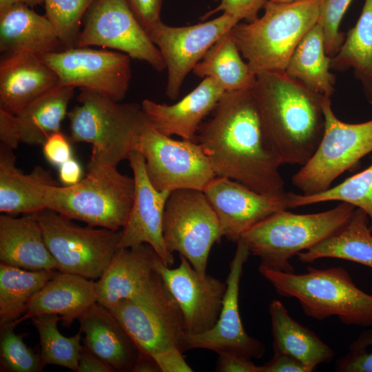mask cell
Returning <instances> with one entry per match:
<instances>
[{
	"mask_svg": "<svg viewBox=\"0 0 372 372\" xmlns=\"http://www.w3.org/2000/svg\"><path fill=\"white\" fill-rule=\"evenodd\" d=\"M42 146L45 158L53 165L59 167L72 158L70 142L61 131L49 136Z\"/></svg>",
	"mask_w": 372,
	"mask_h": 372,
	"instance_id": "obj_42",
	"label": "cell"
},
{
	"mask_svg": "<svg viewBox=\"0 0 372 372\" xmlns=\"http://www.w3.org/2000/svg\"><path fill=\"white\" fill-rule=\"evenodd\" d=\"M15 4H24L30 8L44 4V0H0V11Z\"/></svg>",
	"mask_w": 372,
	"mask_h": 372,
	"instance_id": "obj_51",
	"label": "cell"
},
{
	"mask_svg": "<svg viewBox=\"0 0 372 372\" xmlns=\"http://www.w3.org/2000/svg\"><path fill=\"white\" fill-rule=\"evenodd\" d=\"M96 302L94 280L58 271L32 297L25 313L7 325L16 327L35 316L56 314L64 326L70 327Z\"/></svg>",
	"mask_w": 372,
	"mask_h": 372,
	"instance_id": "obj_24",
	"label": "cell"
},
{
	"mask_svg": "<svg viewBox=\"0 0 372 372\" xmlns=\"http://www.w3.org/2000/svg\"><path fill=\"white\" fill-rule=\"evenodd\" d=\"M134 179V196L125 225L122 229L119 248H131L142 244L150 245L164 264L171 267L174 257L165 247L163 221L167 200L171 192L157 189L146 172L143 155L134 149L128 159Z\"/></svg>",
	"mask_w": 372,
	"mask_h": 372,
	"instance_id": "obj_19",
	"label": "cell"
},
{
	"mask_svg": "<svg viewBox=\"0 0 372 372\" xmlns=\"http://www.w3.org/2000/svg\"><path fill=\"white\" fill-rule=\"evenodd\" d=\"M240 21L223 12L215 19L186 26H170L161 21L147 32L165 64V93L169 99L175 100L178 96L187 76L209 48Z\"/></svg>",
	"mask_w": 372,
	"mask_h": 372,
	"instance_id": "obj_15",
	"label": "cell"
},
{
	"mask_svg": "<svg viewBox=\"0 0 372 372\" xmlns=\"http://www.w3.org/2000/svg\"><path fill=\"white\" fill-rule=\"evenodd\" d=\"M12 325L1 327V371L39 372L43 369L40 355L37 354L23 341L25 334H17Z\"/></svg>",
	"mask_w": 372,
	"mask_h": 372,
	"instance_id": "obj_38",
	"label": "cell"
},
{
	"mask_svg": "<svg viewBox=\"0 0 372 372\" xmlns=\"http://www.w3.org/2000/svg\"><path fill=\"white\" fill-rule=\"evenodd\" d=\"M130 57L121 52L74 47L46 54L43 61L56 72L59 85L79 87L121 101L132 76Z\"/></svg>",
	"mask_w": 372,
	"mask_h": 372,
	"instance_id": "obj_14",
	"label": "cell"
},
{
	"mask_svg": "<svg viewBox=\"0 0 372 372\" xmlns=\"http://www.w3.org/2000/svg\"><path fill=\"white\" fill-rule=\"evenodd\" d=\"M77 320L83 346L114 371L132 372L141 350L109 309L96 302Z\"/></svg>",
	"mask_w": 372,
	"mask_h": 372,
	"instance_id": "obj_22",
	"label": "cell"
},
{
	"mask_svg": "<svg viewBox=\"0 0 372 372\" xmlns=\"http://www.w3.org/2000/svg\"><path fill=\"white\" fill-rule=\"evenodd\" d=\"M369 218L355 209L349 220L336 232L297 254L300 261L311 263L321 258L349 260L372 268V235Z\"/></svg>",
	"mask_w": 372,
	"mask_h": 372,
	"instance_id": "obj_29",
	"label": "cell"
},
{
	"mask_svg": "<svg viewBox=\"0 0 372 372\" xmlns=\"http://www.w3.org/2000/svg\"><path fill=\"white\" fill-rule=\"evenodd\" d=\"M96 0H44L45 15L65 48L76 47L81 21Z\"/></svg>",
	"mask_w": 372,
	"mask_h": 372,
	"instance_id": "obj_37",
	"label": "cell"
},
{
	"mask_svg": "<svg viewBox=\"0 0 372 372\" xmlns=\"http://www.w3.org/2000/svg\"><path fill=\"white\" fill-rule=\"evenodd\" d=\"M160 258L147 244L118 248L101 277L95 281L97 302L111 309L142 291L155 273Z\"/></svg>",
	"mask_w": 372,
	"mask_h": 372,
	"instance_id": "obj_23",
	"label": "cell"
},
{
	"mask_svg": "<svg viewBox=\"0 0 372 372\" xmlns=\"http://www.w3.org/2000/svg\"><path fill=\"white\" fill-rule=\"evenodd\" d=\"M109 309L140 350L152 357L174 349L188 350L181 310L156 271L138 294Z\"/></svg>",
	"mask_w": 372,
	"mask_h": 372,
	"instance_id": "obj_8",
	"label": "cell"
},
{
	"mask_svg": "<svg viewBox=\"0 0 372 372\" xmlns=\"http://www.w3.org/2000/svg\"><path fill=\"white\" fill-rule=\"evenodd\" d=\"M220 2L214 10L206 12L201 19L205 21L213 14L218 12H227L240 21L245 19L251 21L258 17V12L263 8L267 0H212Z\"/></svg>",
	"mask_w": 372,
	"mask_h": 372,
	"instance_id": "obj_41",
	"label": "cell"
},
{
	"mask_svg": "<svg viewBox=\"0 0 372 372\" xmlns=\"http://www.w3.org/2000/svg\"><path fill=\"white\" fill-rule=\"evenodd\" d=\"M179 256L177 267L166 266L158 258L154 269L180 309L187 333H203L219 317L227 282L207 273L200 275L184 256Z\"/></svg>",
	"mask_w": 372,
	"mask_h": 372,
	"instance_id": "obj_16",
	"label": "cell"
},
{
	"mask_svg": "<svg viewBox=\"0 0 372 372\" xmlns=\"http://www.w3.org/2000/svg\"><path fill=\"white\" fill-rule=\"evenodd\" d=\"M58 185L51 173L36 166L27 174L16 166L13 149L0 145V211L14 216L46 209L45 192Z\"/></svg>",
	"mask_w": 372,
	"mask_h": 372,
	"instance_id": "obj_26",
	"label": "cell"
},
{
	"mask_svg": "<svg viewBox=\"0 0 372 372\" xmlns=\"http://www.w3.org/2000/svg\"><path fill=\"white\" fill-rule=\"evenodd\" d=\"M307 270L296 274L258 267L277 293L298 300L306 316L317 320L335 316L346 325L372 326V295L359 289L344 268Z\"/></svg>",
	"mask_w": 372,
	"mask_h": 372,
	"instance_id": "obj_4",
	"label": "cell"
},
{
	"mask_svg": "<svg viewBox=\"0 0 372 372\" xmlns=\"http://www.w3.org/2000/svg\"><path fill=\"white\" fill-rule=\"evenodd\" d=\"M242 58L231 30L209 48L192 72L213 79L225 92L251 88L256 75Z\"/></svg>",
	"mask_w": 372,
	"mask_h": 372,
	"instance_id": "obj_32",
	"label": "cell"
},
{
	"mask_svg": "<svg viewBox=\"0 0 372 372\" xmlns=\"http://www.w3.org/2000/svg\"><path fill=\"white\" fill-rule=\"evenodd\" d=\"M225 92L210 78L172 105L144 99L141 103L148 124L158 132L196 141L203 121L212 113Z\"/></svg>",
	"mask_w": 372,
	"mask_h": 372,
	"instance_id": "obj_20",
	"label": "cell"
},
{
	"mask_svg": "<svg viewBox=\"0 0 372 372\" xmlns=\"http://www.w3.org/2000/svg\"><path fill=\"white\" fill-rule=\"evenodd\" d=\"M1 144L14 149L21 143L14 114L0 107Z\"/></svg>",
	"mask_w": 372,
	"mask_h": 372,
	"instance_id": "obj_46",
	"label": "cell"
},
{
	"mask_svg": "<svg viewBox=\"0 0 372 372\" xmlns=\"http://www.w3.org/2000/svg\"><path fill=\"white\" fill-rule=\"evenodd\" d=\"M134 187V178L116 167L89 162L87 173L78 183L47 187L46 209L92 227L119 230L128 219Z\"/></svg>",
	"mask_w": 372,
	"mask_h": 372,
	"instance_id": "obj_7",
	"label": "cell"
},
{
	"mask_svg": "<svg viewBox=\"0 0 372 372\" xmlns=\"http://www.w3.org/2000/svg\"><path fill=\"white\" fill-rule=\"evenodd\" d=\"M236 244L234 256L229 264L227 289L219 317L209 330L198 334H187V349H203L218 354L233 353L249 359H260L265 354V346L247 333L238 307L243 267L250 253L242 241L238 240Z\"/></svg>",
	"mask_w": 372,
	"mask_h": 372,
	"instance_id": "obj_17",
	"label": "cell"
},
{
	"mask_svg": "<svg viewBox=\"0 0 372 372\" xmlns=\"http://www.w3.org/2000/svg\"><path fill=\"white\" fill-rule=\"evenodd\" d=\"M273 353L291 355L313 371L318 365L328 363L334 357L333 350L313 331L296 321L278 300L269 306Z\"/></svg>",
	"mask_w": 372,
	"mask_h": 372,
	"instance_id": "obj_28",
	"label": "cell"
},
{
	"mask_svg": "<svg viewBox=\"0 0 372 372\" xmlns=\"http://www.w3.org/2000/svg\"><path fill=\"white\" fill-rule=\"evenodd\" d=\"M262 372H309L307 366L293 356L273 353L272 358L262 365Z\"/></svg>",
	"mask_w": 372,
	"mask_h": 372,
	"instance_id": "obj_45",
	"label": "cell"
},
{
	"mask_svg": "<svg viewBox=\"0 0 372 372\" xmlns=\"http://www.w3.org/2000/svg\"><path fill=\"white\" fill-rule=\"evenodd\" d=\"M113 369L83 345L77 372H112Z\"/></svg>",
	"mask_w": 372,
	"mask_h": 372,
	"instance_id": "obj_48",
	"label": "cell"
},
{
	"mask_svg": "<svg viewBox=\"0 0 372 372\" xmlns=\"http://www.w3.org/2000/svg\"><path fill=\"white\" fill-rule=\"evenodd\" d=\"M45 244L61 272L99 279L119 248L122 229L88 225L49 209L37 213Z\"/></svg>",
	"mask_w": 372,
	"mask_h": 372,
	"instance_id": "obj_10",
	"label": "cell"
},
{
	"mask_svg": "<svg viewBox=\"0 0 372 372\" xmlns=\"http://www.w3.org/2000/svg\"><path fill=\"white\" fill-rule=\"evenodd\" d=\"M127 1L147 32L161 21V11L164 0H127Z\"/></svg>",
	"mask_w": 372,
	"mask_h": 372,
	"instance_id": "obj_43",
	"label": "cell"
},
{
	"mask_svg": "<svg viewBox=\"0 0 372 372\" xmlns=\"http://www.w3.org/2000/svg\"><path fill=\"white\" fill-rule=\"evenodd\" d=\"M132 372H161V370L151 355L141 350Z\"/></svg>",
	"mask_w": 372,
	"mask_h": 372,
	"instance_id": "obj_50",
	"label": "cell"
},
{
	"mask_svg": "<svg viewBox=\"0 0 372 372\" xmlns=\"http://www.w3.org/2000/svg\"><path fill=\"white\" fill-rule=\"evenodd\" d=\"M251 359L233 353H220L216 362L218 372H262V365H256Z\"/></svg>",
	"mask_w": 372,
	"mask_h": 372,
	"instance_id": "obj_44",
	"label": "cell"
},
{
	"mask_svg": "<svg viewBox=\"0 0 372 372\" xmlns=\"http://www.w3.org/2000/svg\"><path fill=\"white\" fill-rule=\"evenodd\" d=\"M59 85L57 74L42 56L18 52L1 59L0 107L13 114Z\"/></svg>",
	"mask_w": 372,
	"mask_h": 372,
	"instance_id": "obj_21",
	"label": "cell"
},
{
	"mask_svg": "<svg viewBox=\"0 0 372 372\" xmlns=\"http://www.w3.org/2000/svg\"><path fill=\"white\" fill-rule=\"evenodd\" d=\"M264 14L232 29L237 46L251 72H285L304 35L318 23V0L280 3L267 0Z\"/></svg>",
	"mask_w": 372,
	"mask_h": 372,
	"instance_id": "obj_3",
	"label": "cell"
},
{
	"mask_svg": "<svg viewBox=\"0 0 372 372\" xmlns=\"http://www.w3.org/2000/svg\"><path fill=\"white\" fill-rule=\"evenodd\" d=\"M331 67L335 70L352 68L372 103V0H365L356 24L331 57Z\"/></svg>",
	"mask_w": 372,
	"mask_h": 372,
	"instance_id": "obj_33",
	"label": "cell"
},
{
	"mask_svg": "<svg viewBox=\"0 0 372 372\" xmlns=\"http://www.w3.org/2000/svg\"><path fill=\"white\" fill-rule=\"evenodd\" d=\"M351 1L318 0V23L322 29L326 52L330 57L336 54L344 41L340 25Z\"/></svg>",
	"mask_w": 372,
	"mask_h": 372,
	"instance_id": "obj_39",
	"label": "cell"
},
{
	"mask_svg": "<svg viewBox=\"0 0 372 372\" xmlns=\"http://www.w3.org/2000/svg\"><path fill=\"white\" fill-rule=\"evenodd\" d=\"M196 137L216 176L260 194L285 193L282 165L269 145L251 87L225 92Z\"/></svg>",
	"mask_w": 372,
	"mask_h": 372,
	"instance_id": "obj_1",
	"label": "cell"
},
{
	"mask_svg": "<svg viewBox=\"0 0 372 372\" xmlns=\"http://www.w3.org/2000/svg\"><path fill=\"white\" fill-rule=\"evenodd\" d=\"M203 192L219 219L224 237L236 242L267 217L289 209L287 192L266 195L222 176H216Z\"/></svg>",
	"mask_w": 372,
	"mask_h": 372,
	"instance_id": "obj_18",
	"label": "cell"
},
{
	"mask_svg": "<svg viewBox=\"0 0 372 372\" xmlns=\"http://www.w3.org/2000/svg\"><path fill=\"white\" fill-rule=\"evenodd\" d=\"M31 320L39 333L42 369L47 365H56L77 372L82 333L79 331L71 337L62 335L57 327L61 318L56 314H44Z\"/></svg>",
	"mask_w": 372,
	"mask_h": 372,
	"instance_id": "obj_35",
	"label": "cell"
},
{
	"mask_svg": "<svg viewBox=\"0 0 372 372\" xmlns=\"http://www.w3.org/2000/svg\"><path fill=\"white\" fill-rule=\"evenodd\" d=\"M101 46L165 70L161 54L127 0H96L86 12L76 47Z\"/></svg>",
	"mask_w": 372,
	"mask_h": 372,
	"instance_id": "obj_13",
	"label": "cell"
},
{
	"mask_svg": "<svg viewBox=\"0 0 372 372\" xmlns=\"http://www.w3.org/2000/svg\"><path fill=\"white\" fill-rule=\"evenodd\" d=\"M328 201L346 203L362 209L367 214L372 227V164L320 193L311 195L288 193L289 209Z\"/></svg>",
	"mask_w": 372,
	"mask_h": 372,
	"instance_id": "obj_36",
	"label": "cell"
},
{
	"mask_svg": "<svg viewBox=\"0 0 372 372\" xmlns=\"http://www.w3.org/2000/svg\"><path fill=\"white\" fill-rule=\"evenodd\" d=\"M273 2H280V3H287V2H293L298 0H269Z\"/></svg>",
	"mask_w": 372,
	"mask_h": 372,
	"instance_id": "obj_52",
	"label": "cell"
},
{
	"mask_svg": "<svg viewBox=\"0 0 372 372\" xmlns=\"http://www.w3.org/2000/svg\"><path fill=\"white\" fill-rule=\"evenodd\" d=\"M0 261L30 271L57 270L37 213L20 218L0 216Z\"/></svg>",
	"mask_w": 372,
	"mask_h": 372,
	"instance_id": "obj_25",
	"label": "cell"
},
{
	"mask_svg": "<svg viewBox=\"0 0 372 372\" xmlns=\"http://www.w3.org/2000/svg\"><path fill=\"white\" fill-rule=\"evenodd\" d=\"M339 372H372V329L362 332L335 362Z\"/></svg>",
	"mask_w": 372,
	"mask_h": 372,
	"instance_id": "obj_40",
	"label": "cell"
},
{
	"mask_svg": "<svg viewBox=\"0 0 372 372\" xmlns=\"http://www.w3.org/2000/svg\"><path fill=\"white\" fill-rule=\"evenodd\" d=\"M331 62L322 29L317 23L294 50L285 72L315 93L331 98L335 84Z\"/></svg>",
	"mask_w": 372,
	"mask_h": 372,
	"instance_id": "obj_31",
	"label": "cell"
},
{
	"mask_svg": "<svg viewBox=\"0 0 372 372\" xmlns=\"http://www.w3.org/2000/svg\"><path fill=\"white\" fill-rule=\"evenodd\" d=\"M135 149L144 157L147 174L158 190L204 191L216 176L211 162L197 141L175 140L147 123Z\"/></svg>",
	"mask_w": 372,
	"mask_h": 372,
	"instance_id": "obj_12",
	"label": "cell"
},
{
	"mask_svg": "<svg viewBox=\"0 0 372 372\" xmlns=\"http://www.w3.org/2000/svg\"><path fill=\"white\" fill-rule=\"evenodd\" d=\"M83 169L73 157L59 166V179L64 186L75 185L82 179Z\"/></svg>",
	"mask_w": 372,
	"mask_h": 372,
	"instance_id": "obj_49",
	"label": "cell"
},
{
	"mask_svg": "<svg viewBox=\"0 0 372 372\" xmlns=\"http://www.w3.org/2000/svg\"><path fill=\"white\" fill-rule=\"evenodd\" d=\"M354 210L353 205L346 203L313 214L281 210L249 229L239 240L246 245L250 254L260 258V266L294 272L291 258L336 232L349 220Z\"/></svg>",
	"mask_w": 372,
	"mask_h": 372,
	"instance_id": "obj_6",
	"label": "cell"
},
{
	"mask_svg": "<svg viewBox=\"0 0 372 372\" xmlns=\"http://www.w3.org/2000/svg\"><path fill=\"white\" fill-rule=\"evenodd\" d=\"M322 107L325 119L322 136L312 156L291 178L304 195L327 190L335 178L372 152V119L361 123L342 122L327 96Z\"/></svg>",
	"mask_w": 372,
	"mask_h": 372,
	"instance_id": "obj_9",
	"label": "cell"
},
{
	"mask_svg": "<svg viewBox=\"0 0 372 372\" xmlns=\"http://www.w3.org/2000/svg\"><path fill=\"white\" fill-rule=\"evenodd\" d=\"M58 270L30 271L0 263V327L21 318L32 297Z\"/></svg>",
	"mask_w": 372,
	"mask_h": 372,
	"instance_id": "obj_34",
	"label": "cell"
},
{
	"mask_svg": "<svg viewBox=\"0 0 372 372\" xmlns=\"http://www.w3.org/2000/svg\"><path fill=\"white\" fill-rule=\"evenodd\" d=\"M77 100L67 115L70 141L92 145V163L117 167L128 159L147 123L141 105L120 103L89 90H81Z\"/></svg>",
	"mask_w": 372,
	"mask_h": 372,
	"instance_id": "obj_5",
	"label": "cell"
},
{
	"mask_svg": "<svg viewBox=\"0 0 372 372\" xmlns=\"http://www.w3.org/2000/svg\"><path fill=\"white\" fill-rule=\"evenodd\" d=\"M167 250L184 256L201 276L207 274L209 253L224 236L219 219L203 191H172L163 221Z\"/></svg>",
	"mask_w": 372,
	"mask_h": 372,
	"instance_id": "obj_11",
	"label": "cell"
},
{
	"mask_svg": "<svg viewBox=\"0 0 372 372\" xmlns=\"http://www.w3.org/2000/svg\"><path fill=\"white\" fill-rule=\"evenodd\" d=\"M63 46L55 28L45 15L24 4L0 11V51L3 54L27 52L40 56Z\"/></svg>",
	"mask_w": 372,
	"mask_h": 372,
	"instance_id": "obj_27",
	"label": "cell"
},
{
	"mask_svg": "<svg viewBox=\"0 0 372 372\" xmlns=\"http://www.w3.org/2000/svg\"><path fill=\"white\" fill-rule=\"evenodd\" d=\"M251 91L266 138L280 164L304 165L323 134L324 96L285 72L256 74Z\"/></svg>",
	"mask_w": 372,
	"mask_h": 372,
	"instance_id": "obj_2",
	"label": "cell"
},
{
	"mask_svg": "<svg viewBox=\"0 0 372 372\" xmlns=\"http://www.w3.org/2000/svg\"><path fill=\"white\" fill-rule=\"evenodd\" d=\"M183 352L177 349H172L153 356L161 372H192L191 366L187 363Z\"/></svg>",
	"mask_w": 372,
	"mask_h": 372,
	"instance_id": "obj_47",
	"label": "cell"
},
{
	"mask_svg": "<svg viewBox=\"0 0 372 372\" xmlns=\"http://www.w3.org/2000/svg\"><path fill=\"white\" fill-rule=\"evenodd\" d=\"M74 90L59 85L14 114L21 143L42 145L49 136L61 131Z\"/></svg>",
	"mask_w": 372,
	"mask_h": 372,
	"instance_id": "obj_30",
	"label": "cell"
}]
</instances>
